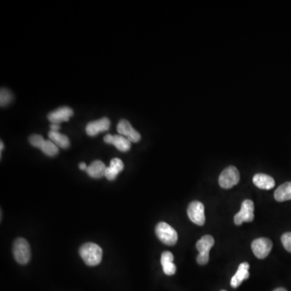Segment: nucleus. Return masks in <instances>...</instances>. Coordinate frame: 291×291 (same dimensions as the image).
<instances>
[{
  "mask_svg": "<svg viewBox=\"0 0 291 291\" xmlns=\"http://www.w3.org/2000/svg\"><path fill=\"white\" fill-rule=\"evenodd\" d=\"M79 255L87 266H95L102 261L103 252L99 245L94 243H86L79 248Z\"/></svg>",
  "mask_w": 291,
  "mask_h": 291,
  "instance_id": "nucleus-1",
  "label": "nucleus"
},
{
  "mask_svg": "<svg viewBox=\"0 0 291 291\" xmlns=\"http://www.w3.org/2000/svg\"><path fill=\"white\" fill-rule=\"evenodd\" d=\"M214 244V238L210 235L202 236L200 240L197 242L196 248L198 254L197 262L201 266H205L208 263L210 260V251Z\"/></svg>",
  "mask_w": 291,
  "mask_h": 291,
  "instance_id": "nucleus-2",
  "label": "nucleus"
},
{
  "mask_svg": "<svg viewBox=\"0 0 291 291\" xmlns=\"http://www.w3.org/2000/svg\"><path fill=\"white\" fill-rule=\"evenodd\" d=\"M12 252L15 260L20 265H26L31 258V250L29 244L24 238H18L15 240Z\"/></svg>",
  "mask_w": 291,
  "mask_h": 291,
  "instance_id": "nucleus-3",
  "label": "nucleus"
},
{
  "mask_svg": "<svg viewBox=\"0 0 291 291\" xmlns=\"http://www.w3.org/2000/svg\"><path fill=\"white\" fill-rule=\"evenodd\" d=\"M155 234L158 240L166 245L173 246L176 244L178 240V235L174 228L166 223L159 222L155 228Z\"/></svg>",
  "mask_w": 291,
  "mask_h": 291,
  "instance_id": "nucleus-4",
  "label": "nucleus"
},
{
  "mask_svg": "<svg viewBox=\"0 0 291 291\" xmlns=\"http://www.w3.org/2000/svg\"><path fill=\"white\" fill-rule=\"evenodd\" d=\"M240 176L239 171L235 166H229L222 171L218 178L220 186L223 188H231L240 181Z\"/></svg>",
  "mask_w": 291,
  "mask_h": 291,
  "instance_id": "nucleus-5",
  "label": "nucleus"
},
{
  "mask_svg": "<svg viewBox=\"0 0 291 291\" xmlns=\"http://www.w3.org/2000/svg\"><path fill=\"white\" fill-rule=\"evenodd\" d=\"M254 219V203L252 201L244 200L242 203L241 209L235 215L234 222L237 226H240L244 222H251Z\"/></svg>",
  "mask_w": 291,
  "mask_h": 291,
  "instance_id": "nucleus-6",
  "label": "nucleus"
},
{
  "mask_svg": "<svg viewBox=\"0 0 291 291\" xmlns=\"http://www.w3.org/2000/svg\"><path fill=\"white\" fill-rule=\"evenodd\" d=\"M188 218L193 223L202 226L206 222L204 205L198 201L191 202L187 210Z\"/></svg>",
  "mask_w": 291,
  "mask_h": 291,
  "instance_id": "nucleus-7",
  "label": "nucleus"
},
{
  "mask_svg": "<svg viewBox=\"0 0 291 291\" xmlns=\"http://www.w3.org/2000/svg\"><path fill=\"white\" fill-rule=\"evenodd\" d=\"M273 243L268 238H258L252 243L254 255L259 259H265L271 252Z\"/></svg>",
  "mask_w": 291,
  "mask_h": 291,
  "instance_id": "nucleus-8",
  "label": "nucleus"
},
{
  "mask_svg": "<svg viewBox=\"0 0 291 291\" xmlns=\"http://www.w3.org/2000/svg\"><path fill=\"white\" fill-rule=\"evenodd\" d=\"M117 130L120 135H124L131 143H138L140 141V134L134 129L131 123L125 119L120 120L117 124Z\"/></svg>",
  "mask_w": 291,
  "mask_h": 291,
  "instance_id": "nucleus-9",
  "label": "nucleus"
},
{
  "mask_svg": "<svg viewBox=\"0 0 291 291\" xmlns=\"http://www.w3.org/2000/svg\"><path fill=\"white\" fill-rule=\"evenodd\" d=\"M110 121L107 117L99 119L96 121H91L86 126V133L91 137L99 135L101 132L109 131Z\"/></svg>",
  "mask_w": 291,
  "mask_h": 291,
  "instance_id": "nucleus-10",
  "label": "nucleus"
},
{
  "mask_svg": "<svg viewBox=\"0 0 291 291\" xmlns=\"http://www.w3.org/2000/svg\"><path fill=\"white\" fill-rule=\"evenodd\" d=\"M74 111L68 106L60 107L56 109L54 111L48 114L47 117L49 121L53 124H59L62 121H69L70 117L73 116Z\"/></svg>",
  "mask_w": 291,
  "mask_h": 291,
  "instance_id": "nucleus-11",
  "label": "nucleus"
},
{
  "mask_svg": "<svg viewBox=\"0 0 291 291\" xmlns=\"http://www.w3.org/2000/svg\"><path fill=\"white\" fill-rule=\"evenodd\" d=\"M104 141L108 144L115 146L117 150L122 152H126L131 147V142L126 138L121 136V135H112L109 134V135H105Z\"/></svg>",
  "mask_w": 291,
  "mask_h": 291,
  "instance_id": "nucleus-12",
  "label": "nucleus"
},
{
  "mask_svg": "<svg viewBox=\"0 0 291 291\" xmlns=\"http://www.w3.org/2000/svg\"><path fill=\"white\" fill-rule=\"evenodd\" d=\"M249 265L247 262L241 263L238 268L237 272L236 274L232 277L231 280V285L233 288H237L241 285L242 282L244 280L248 279L249 277Z\"/></svg>",
  "mask_w": 291,
  "mask_h": 291,
  "instance_id": "nucleus-13",
  "label": "nucleus"
},
{
  "mask_svg": "<svg viewBox=\"0 0 291 291\" xmlns=\"http://www.w3.org/2000/svg\"><path fill=\"white\" fill-rule=\"evenodd\" d=\"M253 184L255 186L265 189V190H270L273 187L275 186V180L269 175L264 174V173H257L253 176Z\"/></svg>",
  "mask_w": 291,
  "mask_h": 291,
  "instance_id": "nucleus-14",
  "label": "nucleus"
},
{
  "mask_svg": "<svg viewBox=\"0 0 291 291\" xmlns=\"http://www.w3.org/2000/svg\"><path fill=\"white\" fill-rule=\"evenodd\" d=\"M174 255L172 252H163L161 255V265H162L164 273L168 276L174 275L176 272V266L173 263Z\"/></svg>",
  "mask_w": 291,
  "mask_h": 291,
  "instance_id": "nucleus-15",
  "label": "nucleus"
},
{
  "mask_svg": "<svg viewBox=\"0 0 291 291\" xmlns=\"http://www.w3.org/2000/svg\"><path fill=\"white\" fill-rule=\"evenodd\" d=\"M123 169H124V164L120 158H113L110 162V165L106 169L105 176L109 180H114Z\"/></svg>",
  "mask_w": 291,
  "mask_h": 291,
  "instance_id": "nucleus-16",
  "label": "nucleus"
},
{
  "mask_svg": "<svg viewBox=\"0 0 291 291\" xmlns=\"http://www.w3.org/2000/svg\"><path fill=\"white\" fill-rule=\"evenodd\" d=\"M106 169L107 168L103 162H101V160H95L87 167V173L91 178H102L105 176Z\"/></svg>",
  "mask_w": 291,
  "mask_h": 291,
  "instance_id": "nucleus-17",
  "label": "nucleus"
},
{
  "mask_svg": "<svg viewBox=\"0 0 291 291\" xmlns=\"http://www.w3.org/2000/svg\"><path fill=\"white\" fill-rule=\"evenodd\" d=\"M274 198L279 202L291 200V182L284 183L280 185L274 192Z\"/></svg>",
  "mask_w": 291,
  "mask_h": 291,
  "instance_id": "nucleus-18",
  "label": "nucleus"
},
{
  "mask_svg": "<svg viewBox=\"0 0 291 291\" xmlns=\"http://www.w3.org/2000/svg\"><path fill=\"white\" fill-rule=\"evenodd\" d=\"M48 136H49V139L58 147L67 149L70 147V140L68 137L61 135L59 132L50 131L48 134Z\"/></svg>",
  "mask_w": 291,
  "mask_h": 291,
  "instance_id": "nucleus-19",
  "label": "nucleus"
},
{
  "mask_svg": "<svg viewBox=\"0 0 291 291\" xmlns=\"http://www.w3.org/2000/svg\"><path fill=\"white\" fill-rule=\"evenodd\" d=\"M39 149L45 155L51 157L58 155L59 151L58 147L51 140H44Z\"/></svg>",
  "mask_w": 291,
  "mask_h": 291,
  "instance_id": "nucleus-20",
  "label": "nucleus"
},
{
  "mask_svg": "<svg viewBox=\"0 0 291 291\" xmlns=\"http://www.w3.org/2000/svg\"><path fill=\"white\" fill-rule=\"evenodd\" d=\"M12 101V94L7 88H2L0 91V105L1 107H5L11 103Z\"/></svg>",
  "mask_w": 291,
  "mask_h": 291,
  "instance_id": "nucleus-21",
  "label": "nucleus"
},
{
  "mask_svg": "<svg viewBox=\"0 0 291 291\" xmlns=\"http://www.w3.org/2000/svg\"><path fill=\"white\" fill-rule=\"evenodd\" d=\"M281 240L285 249L291 253V232L283 234L281 236Z\"/></svg>",
  "mask_w": 291,
  "mask_h": 291,
  "instance_id": "nucleus-22",
  "label": "nucleus"
},
{
  "mask_svg": "<svg viewBox=\"0 0 291 291\" xmlns=\"http://www.w3.org/2000/svg\"><path fill=\"white\" fill-rule=\"evenodd\" d=\"M44 140H45V139H43V137L39 135H32V136L30 137L29 139H28L31 145L34 146V147H38V148H40Z\"/></svg>",
  "mask_w": 291,
  "mask_h": 291,
  "instance_id": "nucleus-23",
  "label": "nucleus"
},
{
  "mask_svg": "<svg viewBox=\"0 0 291 291\" xmlns=\"http://www.w3.org/2000/svg\"><path fill=\"white\" fill-rule=\"evenodd\" d=\"M59 129L60 127L58 124H52L51 126H50V131H55V132H58Z\"/></svg>",
  "mask_w": 291,
  "mask_h": 291,
  "instance_id": "nucleus-24",
  "label": "nucleus"
},
{
  "mask_svg": "<svg viewBox=\"0 0 291 291\" xmlns=\"http://www.w3.org/2000/svg\"><path fill=\"white\" fill-rule=\"evenodd\" d=\"M79 169H81V170H84L87 172V166L86 165L85 163H81V164H79Z\"/></svg>",
  "mask_w": 291,
  "mask_h": 291,
  "instance_id": "nucleus-25",
  "label": "nucleus"
},
{
  "mask_svg": "<svg viewBox=\"0 0 291 291\" xmlns=\"http://www.w3.org/2000/svg\"><path fill=\"white\" fill-rule=\"evenodd\" d=\"M273 291H287V290H286V289H285V288L280 287V288H277V289H274V290Z\"/></svg>",
  "mask_w": 291,
  "mask_h": 291,
  "instance_id": "nucleus-26",
  "label": "nucleus"
},
{
  "mask_svg": "<svg viewBox=\"0 0 291 291\" xmlns=\"http://www.w3.org/2000/svg\"><path fill=\"white\" fill-rule=\"evenodd\" d=\"M0 146H1V147H0V149H1V152H2L3 149L4 148V143H3L2 141H1V143H0Z\"/></svg>",
  "mask_w": 291,
  "mask_h": 291,
  "instance_id": "nucleus-27",
  "label": "nucleus"
},
{
  "mask_svg": "<svg viewBox=\"0 0 291 291\" xmlns=\"http://www.w3.org/2000/svg\"><path fill=\"white\" fill-rule=\"evenodd\" d=\"M222 291H226V290H222Z\"/></svg>",
  "mask_w": 291,
  "mask_h": 291,
  "instance_id": "nucleus-28",
  "label": "nucleus"
}]
</instances>
